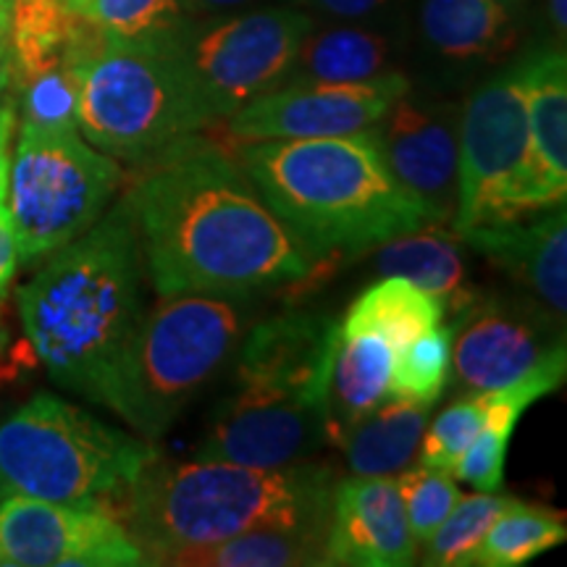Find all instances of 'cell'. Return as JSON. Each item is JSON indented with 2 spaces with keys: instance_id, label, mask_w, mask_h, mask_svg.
Here are the masks:
<instances>
[{
  "instance_id": "74e56055",
  "label": "cell",
  "mask_w": 567,
  "mask_h": 567,
  "mask_svg": "<svg viewBox=\"0 0 567 567\" xmlns=\"http://www.w3.org/2000/svg\"><path fill=\"white\" fill-rule=\"evenodd\" d=\"M13 124H17V97L9 95L0 103V189H6V174H9V145Z\"/></svg>"
},
{
  "instance_id": "ffe728a7",
  "label": "cell",
  "mask_w": 567,
  "mask_h": 567,
  "mask_svg": "<svg viewBox=\"0 0 567 567\" xmlns=\"http://www.w3.org/2000/svg\"><path fill=\"white\" fill-rule=\"evenodd\" d=\"M523 63L528 132L538 179L551 205L567 193V59L563 48H538Z\"/></svg>"
},
{
  "instance_id": "7a4b0ae2",
  "label": "cell",
  "mask_w": 567,
  "mask_h": 567,
  "mask_svg": "<svg viewBox=\"0 0 567 567\" xmlns=\"http://www.w3.org/2000/svg\"><path fill=\"white\" fill-rule=\"evenodd\" d=\"M142 266L124 197L19 289L21 326L55 384L103 405L109 375L145 310Z\"/></svg>"
},
{
  "instance_id": "d4e9b609",
  "label": "cell",
  "mask_w": 567,
  "mask_h": 567,
  "mask_svg": "<svg viewBox=\"0 0 567 567\" xmlns=\"http://www.w3.org/2000/svg\"><path fill=\"white\" fill-rule=\"evenodd\" d=\"M179 567H300L326 565V528H258L221 542L174 551Z\"/></svg>"
},
{
  "instance_id": "60d3db41",
  "label": "cell",
  "mask_w": 567,
  "mask_h": 567,
  "mask_svg": "<svg viewBox=\"0 0 567 567\" xmlns=\"http://www.w3.org/2000/svg\"><path fill=\"white\" fill-rule=\"evenodd\" d=\"M549 21L555 27L559 38H565L567 32V0H549Z\"/></svg>"
},
{
  "instance_id": "b9f144b4",
  "label": "cell",
  "mask_w": 567,
  "mask_h": 567,
  "mask_svg": "<svg viewBox=\"0 0 567 567\" xmlns=\"http://www.w3.org/2000/svg\"><path fill=\"white\" fill-rule=\"evenodd\" d=\"M11 19V0H0V30H9Z\"/></svg>"
},
{
  "instance_id": "f1b7e54d",
  "label": "cell",
  "mask_w": 567,
  "mask_h": 567,
  "mask_svg": "<svg viewBox=\"0 0 567 567\" xmlns=\"http://www.w3.org/2000/svg\"><path fill=\"white\" fill-rule=\"evenodd\" d=\"M513 496L481 492L460 496L452 513L434 534L425 538L423 565L429 567H465L471 565L473 549L478 547L494 520L513 505Z\"/></svg>"
},
{
  "instance_id": "4316f807",
  "label": "cell",
  "mask_w": 567,
  "mask_h": 567,
  "mask_svg": "<svg viewBox=\"0 0 567 567\" xmlns=\"http://www.w3.org/2000/svg\"><path fill=\"white\" fill-rule=\"evenodd\" d=\"M84 17L66 0H11L9 38L13 51V82L59 63H69Z\"/></svg>"
},
{
  "instance_id": "7c38bea8",
  "label": "cell",
  "mask_w": 567,
  "mask_h": 567,
  "mask_svg": "<svg viewBox=\"0 0 567 567\" xmlns=\"http://www.w3.org/2000/svg\"><path fill=\"white\" fill-rule=\"evenodd\" d=\"M408 90L396 71L365 82H287L226 118V132L237 142L347 137L371 130Z\"/></svg>"
},
{
  "instance_id": "5b68a950",
  "label": "cell",
  "mask_w": 567,
  "mask_h": 567,
  "mask_svg": "<svg viewBox=\"0 0 567 567\" xmlns=\"http://www.w3.org/2000/svg\"><path fill=\"white\" fill-rule=\"evenodd\" d=\"M71 69L80 84V132L111 158L142 163L213 126L179 51V32L113 40L97 30Z\"/></svg>"
},
{
  "instance_id": "e0dca14e",
  "label": "cell",
  "mask_w": 567,
  "mask_h": 567,
  "mask_svg": "<svg viewBox=\"0 0 567 567\" xmlns=\"http://www.w3.org/2000/svg\"><path fill=\"white\" fill-rule=\"evenodd\" d=\"M417 559L400 488L392 476L334 484L326 526V565L408 567Z\"/></svg>"
},
{
  "instance_id": "ac0fdd59",
  "label": "cell",
  "mask_w": 567,
  "mask_h": 567,
  "mask_svg": "<svg viewBox=\"0 0 567 567\" xmlns=\"http://www.w3.org/2000/svg\"><path fill=\"white\" fill-rule=\"evenodd\" d=\"M465 247L484 255L526 289L530 300L565 321L567 310V216L565 203L499 226L457 231Z\"/></svg>"
},
{
  "instance_id": "4dcf8cb0",
  "label": "cell",
  "mask_w": 567,
  "mask_h": 567,
  "mask_svg": "<svg viewBox=\"0 0 567 567\" xmlns=\"http://www.w3.org/2000/svg\"><path fill=\"white\" fill-rule=\"evenodd\" d=\"M80 13L113 40H158L187 27V0H87Z\"/></svg>"
},
{
  "instance_id": "52a82bcc",
  "label": "cell",
  "mask_w": 567,
  "mask_h": 567,
  "mask_svg": "<svg viewBox=\"0 0 567 567\" xmlns=\"http://www.w3.org/2000/svg\"><path fill=\"white\" fill-rule=\"evenodd\" d=\"M158 457L147 442L55 394H38L0 423V499L113 507Z\"/></svg>"
},
{
  "instance_id": "83f0119b",
  "label": "cell",
  "mask_w": 567,
  "mask_h": 567,
  "mask_svg": "<svg viewBox=\"0 0 567 567\" xmlns=\"http://www.w3.org/2000/svg\"><path fill=\"white\" fill-rule=\"evenodd\" d=\"M567 538L563 513L515 499L473 549L471 565L520 567Z\"/></svg>"
},
{
  "instance_id": "8992f818",
  "label": "cell",
  "mask_w": 567,
  "mask_h": 567,
  "mask_svg": "<svg viewBox=\"0 0 567 567\" xmlns=\"http://www.w3.org/2000/svg\"><path fill=\"white\" fill-rule=\"evenodd\" d=\"M243 300L166 295L142 310L109 375L103 405L145 439H158L221 373L245 334Z\"/></svg>"
},
{
  "instance_id": "603a6c76",
  "label": "cell",
  "mask_w": 567,
  "mask_h": 567,
  "mask_svg": "<svg viewBox=\"0 0 567 567\" xmlns=\"http://www.w3.org/2000/svg\"><path fill=\"white\" fill-rule=\"evenodd\" d=\"M421 30L450 61H496L515 42L513 17L499 0H421Z\"/></svg>"
},
{
  "instance_id": "9c48e42d",
  "label": "cell",
  "mask_w": 567,
  "mask_h": 567,
  "mask_svg": "<svg viewBox=\"0 0 567 567\" xmlns=\"http://www.w3.org/2000/svg\"><path fill=\"white\" fill-rule=\"evenodd\" d=\"M549 203L528 132L523 63L515 61L467 97L457 124L455 231L534 216Z\"/></svg>"
},
{
  "instance_id": "484cf974",
  "label": "cell",
  "mask_w": 567,
  "mask_h": 567,
  "mask_svg": "<svg viewBox=\"0 0 567 567\" xmlns=\"http://www.w3.org/2000/svg\"><path fill=\"white\" fill-rule=\"evenodd\" d=\"M442 321L444 310L436 297L402 276H384L352 302L339 326L342 337L379 334L392 344V350H400Z\"/></svg>"
},
{
  "instance_id": "44dd1931",
  "label": "cell",
  "mask_w": 567,
  "mask_h": 567,
  "mask_svg": "<svg viewBox=\"0 0 567 567\" xmlns=\"http://www.w3.org/2000/svg\"><path fill=\"white\" fill-rule=\"evenodd\" d=\"M431 405L389 396L342 431L334 446L354 476H394L413 463Z\"/></svg>"
},
{
  "instance_id": "e575fe53",
  "label": "cell",
  "mask_w": 567,
  "mask_h": 567,
  "mask_svg": "<svg viewBox=\"0 0 567 567\" xmlns=\"http://www.w3.org/2000/svg\"><path fill=\"white\" fill-rule=\"evenodd\" d=\"M513 434L515 431L484 421V429L478 431L450 473H455L460 481L478 488V492H496L505 478L507 446Z\"/></svg>"
},
{
  "instance_id": "7bdbcfd3",
  "label": "cell",
  "mask_w": 567,
  "mask_h": 567,
  "mask_svg": "<svg viewBox=\"0 0 567 567\" xmlns=\"http://www.w3.org/2000/svg\"><path fill=\"white\" fill-rule=\"evenodd\" d=\"M66 3H69V9L80 11V9H82V6H84V3H87V0H66Z\"/></svg>"
},
{
  "instance_id": "2e32d148",
  "label": "cell",
  "mask_w": 567,
  "mask_h": 567,
  "mask_svg": "<svg viewBox=\"0 0 567 567\" xmlns=\"http://www.w3.org/2000/svg\"><path fill=\"white\" fill-rule=\"evenodd\" d=\"M323 442H329L326 405L229 392L213 410L197 455L274 471L302 463Z\"/></svg>"
},
{
  "instance_id": "ba28073f",
  "label": "cell",
  "mask_w": 567,
  "mask_h": 567,
  "mask_svg": "<svg viewBox=\"0 0 567 567\" xmlns=\"http://www.w3.org/2000/svg\"><path fill=\"white\" fill-rule=\"evenodd\" d=\"M122 176V166L80 137V130L21 126L6 174L19 264H38L87 231L109 208Z\"/></svg>"
},
{
  "instance_id": "30bf717a",
  "label": "cell",
  "mask_w": 567,
  "mask_h": 567,
  "mask_svg": "<svg viewBox=\"0 0 567 567\" xmlns=\"http://www.w3.org/2000/svg\"><path fill=\"white\" fill-rule=\"evenodd\" d=\"M313 19L295 9H264L187 24L179 51L213 124L281 87Z\"/></svg>"
},
{
  "instance_id": "3957f363",
  "label": "cell",
  "mask_w": 567,
  "mask_h": 567,
  "mask_svg": "<svg viewBox=\"0 0 567 567\" xmlns=\"http://www.w3.org/2000/svg\"><path fill=\"white\" fill-rule=\"evenodd\" d=\"M234 155L260 200L316 266L436 224L394 179L365 132L239 142Z\"/></svg>"
},
{
  "instance_id": "5bb4252c",
  "label": "cell",
  "mask_w": 567,
  "mask_h": 567,
  "mask_svg": "<svg viewBox=\"0 0 567 567\" xmlns=\"http://www.w3.org/2000/svg\"><path fill=\"white\" fill-rule=\"evenodd\" d=\"M339 339L342 326L331 316L297 310L268 318L243 342L229 392L326 405Z\"/></svg>"
},
{
  "instance_id": "f35d334b",
  "label": "cell",
  "mask_w": 567,
  "mask_h": 567,
  "mask_svg": "<svg viewBox=\"0 0 567 567\" xmlns=\"http://www.w3.org/2000/svg\"><path fill=\"white\" fill-rule=\"evenodd\" d=\"M13 95V51L9 30H0V103Z\"/></svg>"
},
{
  "instance_id": "d6a6232c",
  "label": "cell",
  "mask_w": 567,
  "mask_h": 567,
  "mask_svg": "<svg viewBox=\"0 0 567 567\" xmlns=\"http://www.w3.org/2000/svg\"><path fill=\"white\" fill-rule=\"evenodd\" d=\"M396 488H400L402 507H405L410 534L417 544H423L442 526L444 517L452 513V507L463 496L450 471L429 465L410 467V471L405 467V473L396 478Z\"/></svg>"
},
{
  "instance_id": "7402d4cb",
  "label": "cell",
  "mask_w": 567,
  "mask_h": 567,
  "mask_svg": "<svg viewBox=\"0 0 567 567\" xmlns=\"http://www.w3.org/2000/svg\"><path fill=\"white\" fill-rule=\"evenodd\" d=\"M392 365L394 350L384 337L358 334L339 339L326 396L331 444L344 429L392 396Z\"/></svg>"
},
{
  "instance_id": "8d00e7d4",
  "label": "cell",
  "mask_w": 567,
  "mask_h": 567,
  "mask_svg": "<svg viewBox=\"0 0 567 567\" xmlns=\"http://www.w3.org/2000/svg\"><path fill=\"white\" fill-rule=\"evenodd\" d=\"M313 3L337 19H368L394 9L402 0H313Z\"/></svg>"
},
{
  "instance_id": "d6986e66",
  "label": "cell",
  "mask_w": 567,
  "mask_h": 567,
  "mask_svg": "<svg viewBox=\"0 0 567 567\" xmlns=\"http://www.w3.org/2000/svg\"><path fill=\"white\" fill-rule=\"evenodd\" d=\"M375 247V271L381 276H402L425 289L442 305L444 316L455 318L478 300V289L473 287L465 258V239L457 231H446L444 224L396 234Z\"/></svg>"
},
{
  "instance_id": "ee69618b",
  "label": "cell",
  "mask_w": 567,
  "mask_h": 567,
  "mask_svg": "<svg viewBox=\"0 0 567 567\" xmlns=\"http://www.w3.org/2000/svg\"><path fill=\"white\" fill-rule=\"evenodd\" d=\"M502 6H513V3H517V0H499Z\"/></svg>"
},
{
  "instance_id": "cb8c5ba5",
  "label": "cell",
  "mask_w": 567,
  "mask_h": 567,
  "mask_svg": "<svg viewBox=\"0 0 567 567\" xmlns=\"http://www.w3.org/2000/svg\"><path fill=\"white\" fill-rule=\"evenodd\" d=\"M394 48L386 34L365 27H334L310 30L297 48L287 82L342 84L365 82L389 71Z\"/></svg>"
},
{
  "instance_id": "6da1fadb",
  "label": "cell",
  "mask_w": 567,
  "mask_h": 567,
  "mask_svg": "<svg viewBox=\"0 0 567 567\" xmlns=\"http://www.w3.org/2000/svg\"><path fill=\"white\" fill-rule=\"evenodd\" d=\"M124 197L163 297L247 300L302 281L316 268L239 163L197 132L142 161Z\"/></svg>"
},
{
  "instance_id": "277c9868",
  "label": "cell",
  "mask_w": 567,
  "mask_h": 567,
  "mask_svg": "<svg viewBox=\"0 0 567 567\" xmlns=\"http://www.w3.org/2000/svg\"><path fill=\"white\" fill-rule=\"evenodd\" d=\"M334 484L331 467L305 460L264 471L221 460L155 457L113 509L118 507L147 565H163L174 551L247 530L326 528Z\"/></svg>"
},
{
  "instance_id": "9a60e30c",
  "label": "cell",
  "mask_w": 567,
  "mask_h": 567,
  "mask_svg": "<svg viewBox=\"0 0 567 567\" xmlns=\"http://www.w3.org/2000/svg\"><path fill=\"white\" fill-rule=\"evenodd\" d=\"M457 124L460 111L431 97L405 95L365 130L386 168L436 224L457 210Z\"/></svg>"
},
{
  "instance_id": "8fae6325",
  "label": "cell",
  "mask_w": 567,
  "mask_h": 567,
  "mask_svg": "<svg viewBox=\"0 0 567 567\" xmlns=\"http://www.w3.org/2000/svg\"><path fill=\"white\" fill-rule=\"evenodd\" d=\"M134 565H147V557L109 507L17 494L0 499V567Z\"/></svg>"
},
{
  "instance_id": "4fadbf2b",
  "label": "cell",
  "mask_w": 567,
  "mask_h": 567,
  "mask_svg": "<svg viewBox=\"0 0 567 567\" xmlns=\"http://www.w3.org/2000/svg\"><path fill=\"white\" fill-rule=\"evenodd\" d=\"M565 321L536 300L481 297L452 318V365L465 392H494L565 350Z\"/></svg>"
},
{
  "instance_id": "836d02e7",
  "label": "cell",
  "mask_w": 567,
  "mask_h": 567,
  "mask_svg": "<svg viewBox=\"0 0 567 567\" xmlns=\"http://www.w3.org/2000/svg\"><path fill=\"white\" fill-rule=\"evenodd\" d=\"M484 400H481V394L473 392L444 408L434 417V423L423 431L421 444H417V465L452 471V465L463 457V452L484 429Z\"/></svg>"
},
{
  "instance_id": "ab89813d",
  "label": "cell",
  "mask_w": 567,
  "mask_h": 567,
  "mask_svg": "<svg viewBox=\"0 0 567 567\" xmlns=\"http://www.w3.org/2000/svg\"><path fill=\"white\" fill-rule=\"evenodd\" d=\"M250 3V0H187L189 11H205V13H218L237 9V6Z\"/></svg>"
},
{
  "instance_id": "d590c367",
  "label": "cell",
  "mask_w": 567,
  "mask_h": 567,
  "mask_svg": "<svg viewBox=\"0 0 567 567\" xmlns=\"http://www.w3.org/2000/svg\"><path fill=\"white\" fill-rule=\"evenodd\" d=\"M19 266V245L17 234H13V224L9 216V208H6V189H0V305H3V297L9 292V284L17 274ZM3 329H0V342H3Z\"/></svg>"
},
{
  "instance_id": "f546056e",
  "label": "cell",
  "mask_w": 567,
  "mask_h": 567,
  "mask_svg": "<svg viewBox=\"0 0 567 567\" xmlns=\"http://www.w3.org/2000/svg\"><path fill=\"white\" fill-rule=\"evenodd\" d=\"M452 375V329L434 326L394 350L392 396L434 405Z\"/></svg>"
},
{
  "instance_id": "1f68e13d",
  "label": "cell",
  "mask_w": 567,
  "mask_h": 567,
  "mask_svg": "<svg viewBox=\"0 0 567 567\" xmlns=\"http://www.w3.org/2000/svg\"><path fill=\"white\" fill-rule=\"evenodd\" d=\"M21 126L48 132L80 130V84L71 63H59L13 82Z\"/></svg>"
}]
</instances>
